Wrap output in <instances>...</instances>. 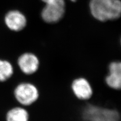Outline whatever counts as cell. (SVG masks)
<instances>
[{"instance_id": "cell-7", "label": "cell", "mask_w": 121, "mask_h": 121, "mask_svg": "<svg viewBox=\"0 0 121 121\" xmlns=\"http://www.w3.org/2000/svg\"><path fill=\"white\" fill-rule=\"evenodd\" d=\"M105 84L112 89L121 90V62H112L109 65Z\"/></svg>"}, {"instance_id": "cell-3", "label": "cell", "mask_w": 121, "mask_h": 121, "mask_svg": "<svg viewBox=\"0 0 121 121\" xmlns=\"http://www.w3.org/2000/svg\"><path fill=\"white\" fill-rule=\"evenodd\" d=\"M16 100L23 106H29L39 99V92L37 87L29 82H22L14 90Z\"/></svg>"}, {"instance_id": "cell-11", "label": "cell", "mask_w": 121, "mask_h": 121, "mask_svg": "<svg viewBox=\"0 0 121 121\" xmlns=\"http://www.w3.org/2000/svg\"><path fill=\"white\" fill-rule=\"evenodd\" d=\"M71 1H73V2H74V1H76V0H71Z\"/></svg>"}, {"instance_id": "cell-9", "label": "cell", "mask_w": 121, "mask_h": 121, "mask_svg": "<svg viewBox=\"0 0 121 121\" xmlns=\"http://www.w3.org/2000/svg\"><path fill=\"white\" fill-rule=\"evenodd\" d=\"M6 121H29V114L24 108L17 107L10 109L6 113Z\"/></svg>"}, {"instance_id": "cell-8", "label": "cell", "mask_w": 121, "mask_h": 121, "mask_svg": "<svg viewBox=\"0 0 121 121\" xmlns=\"http://www.w3.org/2000/svg\"><path fill=\"white\" fill-rule=\"evenodd\" d=\"M5 22L7 27L15 31L22 30L26 25V19L24 15L17 10L9 11L6 15Z\"/></svg>"}, {"instance_id": "cell-4", "label": "cell", "mask_w": 121, "mask_h": 121, "mask_svg": "<svg viewBox=\"0 0 121 121\" xmlns=\"http://www.w3.org/2000/svg\"><path fill=\"white\" fill-rule=\"evenodd\" d=\"M45 6L41 11L43 19L48 23H54L60 21L65 12L64 0H47Z\"/></svg>"}, {"instance_id": "cell-10", "label": "cell", "mask_w": 121, "mask_h": 121, "mask_svg": "<svg viewBox=\"0 0 121 121\" xmlns=\"http://www.w3.org/2000/svg\"><path fill=\"white\" fill-rule=\"evenodd\" d=\"M14 73L13 66L9 61L0 60V82L7 81Z\"/></svg>"}, {"instance_id": "cell-2", "label": "cell", "mask_w": 121, "mask_h": 121, "mask_svg": "<svg viewBox=\"0 0 121 121\" xmlns=\"http://www.w3.org/2000/svg\"><path fill=\"white\" fill-rule=\"evenodd\" d=\"M84 121H120V113L116 109L88 104L82 112Z\"/></svg>"}, {"instance_id": "cell-5", "label": "cell", "mask_w": 121, "mask_h": 121, "mask_svg": "<svg viewBox=\"0 0 121 121\" xmlns=\"http://www.w3.org/2000/svg\"><path fill=\"white\" fill-rule=\"evenodd\" d=\"M71 87L74 95L79 100H88L93 96L92 87L89 81L84 77H80L74 79Z\"/></svg>"}, {"instance_id": "cell-6", "label": "cell", "mask_w": 121, "mask_h": 121, "mask_svg": "<svg viewBox=\"0 0 121 121\" xmlns=\"http://www.w3.org/2000/svg\"><path fill=\"white\" fill-rule=\"evenodd\" d=\"M17 63L21 71L27 75L36 73L39 66V60L36 56L30 52L21 55L18 59Z\"/></svg>"}, {"instance_id": "cell-1", "label": "cell", "mask_w": 121, "mask_h": 121, "mask_svg": "<svg viewBox=\"0 0 121 121\" xmlns=\"http://www.w3.org/2000/svg\"><path fill=\"white\" fill-rule=\"evenodd\" d=\"M89 6L92 16L100 21L115 20L121 16L120 0H91Z\"/></svg>"}]
</instances>
